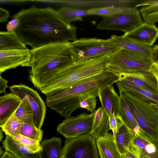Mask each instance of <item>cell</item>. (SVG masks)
I'll return each instance as SVG.
<instances>
[{"label":"cell","mask_w":158,"mask_h":158,"mask_svg":"<svg viewBox=\"0 0 158 158\" xmlns=\"http://www.w3.org/2000/svg\"><path fill=\"white\" fill-rule=\"evenodd\" d=\"M126 8L120 6H108L92 9L88 11L89 15H97L104 18L117 13Z\"/></svg>","instance_id":"cell-33"},{"label":"cell","mask_w":158,"mask_h":158,"mask_svg":"<svg viewBox=\"0 0 158 158\" xmlns=\"http://www.w3.org/2000/svg\"><path fill=\"white\" fill-rule=\"evenodd\" d=\"M70 43L76 61L85 60L112 54L120 49L110 38H81Z\"/></svg>","instance_id":"cell-6"},{"label":"cell","mask_w":158,"mask_h":158,"mask_svg":"<svg viewBox=\"0 0 158 158\" xmlns=\"http://www.w3.org/2000/svg\"><path fill=\"white\" fill-rule=\"evenodd\" d=\"M153 62L152 59L120 49L113 54L108 68L119 73L151 72Z\"/></svg>","instance_id":"cell-7"},{"label":"cell","mask_w":158,"mask_h":158,"mask_svg":"<svg viewBox=\"0 0 158 158\" xmlns=\"http://www.w3.org/2000/svg\"><path fill=\"white\" fill-rule=\"evenodd\" d=\"M70 43L52 44L30 50L29 79L38 89L76 61Z\"/></svg>","instance_id":"cell-3"},{"label":"cell","mask_w":158,"mask_h":158,"mask_svg":"<svg viewBox=\"0 0 158 158\" xmlns=\"http://www.w3.org/2000/svg\"><path fill=\"white\" fill-rule=\"evenodd\" d=\"M119 96L121 108V117L124 123L132 130L134 135L147 136L137 123L123 97L120 94Z\"/></svg>","instance_id":"cell-25"},{"label":"cell","mask_w":158,"mask_h":158,"mask_svg":"<svg viewBox=\"0 0 158 158\" xmlns=\"http://www.w3.org/2000/svg\"><path fill=\"white\" fill-rule=\"evenodd\" d=\"M152 105L153 107L158 111V105L156 104Z\"/></svg>","instance_id":"cell-45"},{"label":"cell","mask_w":158,"mask_h":158,"mask_svg":"<svg viewBox=\"0 0 158 158\" xmlns=\"http://www.w3.org/2000/svg\"><path fill=\"white\" fill-rule=\"evenodd\" d=\"M114 53L75 61L52 79L40 91L45 95L52 90L68 87L102 73L108 69V64Z\"/></svg>","instance_id":"cell-4"},{"label":"cell","mask_w":158,"mask_h":158,"mask_svg":"<svg viewBox=\"0 0 158 158\" xmlns=\"http://www.w3.org/2000/svg\"><path fill=\"white\" fill-rule=\"evenodd\" d=\"M151 72L155 77L158 85V62L154 61L151 67Z\"/></svg>","instance_id":"cell-39"},{"label":"cell","mask_w":158,"mask_h":158,"mask_svg":"<svg viewBox=\"0 0 158 158\" xmlns=\"http://www.w3.org/2000/svg\"><path fill=\"white\" fill-rule=\"evenodd\" d=\"M144 23L140 11L137 8H127L113 15L103 18L96 27L100 30L119 31L126 33Z\"/></svg>","instance_id":"cell-8"},{"label":"cell","mask_w":158,"mask_h":158,"mask_svg":"<svg viewBox=\"0 0 158 158\" xmlns=\"http://www.w3.org/2000/svg\"><path fill=\"white\" fill-rule=\"evenodd\" d=\"M21 101L11 93L0 97V127L15 113Z\"/></svg>","instance_id":"cell-20"},{"label":"cell","mask_w":158,"mask_h":158,"mask_svg":"<svg viewBox=\"0 0 158 158\" xmlns=\"http://www.w3.org/2000/svg\"><path fill=\"white\" fill-rule=\"evenodd\" d=\"M30 56L28 48L0 50V74L19 66L28 67Z\"/></svg>","instance_id":"cell-12"},{"label":"cell","mask_w":158,"mask_h":158,"mask_svg":"<svg viewBox=\"0 0 158 158\" xmlns=\"http://www.w3.org/2000/svg\"><path fill=\"white\" fill-rule=\"evenodd\" d=\"M97 95H91L87 97L80 103V108L85 109L91 113L94 112L96 107V98Z\"/></svg>","instance_id":"cell-34"},{"label":"cell","mask_w":158,"mask_h":158,"mask_svg":"<svg viewBox=\"0 0 158 158\" xmlns=\"http://www.w3.org/2000/svg\"><path fill=\"white\" fill-rule=\"evenodd\" d=\"M14 114L18 119L24 123L34 126L33 110L29 103L25 100H21V102Z\"/></svg>","instance_id":"cell-29"},{"label":"cell","mask_w":158,"mask_h":158,"mask_svg":"<svg viewBox=\"0 0 158 158\" xmlns=\"http://www.w3.org/2000/svg\"><path fill=\"white\" fill-rule=\"evenodd\" d=\"M102 107L110 118L114 112L115 116L121 113V104L119 96L113 85L106 87L100 91L98 96Z\"/></svg>","instance_id":"cell-15"},{"label":"cell","mask_w":158,"mask_h":158,"mask_svg":"<svg viewBox=\"0 0 158 158\" xmlns=\"http://www.w3.org/2000/svg\"><path fill=\"white\" fill-rule=\"evenodd\" d=\"M43 131L34 126L24 123L21 129L20 134L34 140L40 142L42 139Z\"/></svg>","instance_id":"cell-31"},{"label":"cell","mask_w":158,"mask_h":158,"mask_svg":"<svg viewBox=\"0 0 158 158\" xmlns=\"http://www.w3.org/2000/svg\"><path fill=\"white\" fill-rule=\"evenodd\" d=\"M96 142L100 158H122L113 135L108 133L105 136L97 139Z\"/></svg>","instance_id":"cell-21"},{"label":"cell","mask_w":158,"mask_h":158,"mask_svg":"<svg viewBox=\"0 0 158 158\" xmlns=\"http://www.w3.org/2000/svg\"><path fill=\"white\" fill-rule=\"evenodd\" d=\"M96 139L89 133L66 138L60 158H99Z\"/></svg>","instance_id":"cell-9"},{"label":"cell","mask_w":158,"mask_h":158,"mask_svg":"<svg viewBox=\"0 0 158 158\" xmlns=\"http://www.w3.org/2000/svg\"><path fill=\"white\" fill-rule=\"evenodd\" d=\"M2 144L5 151L10 153L16 158H41V150L34 152L8 135H6Z\"/></svg>","instance_id":"cell-18"},{"label":"cell","mask_w":158,"mask_h":158,"mask_svg":"<svg viewBox=\"0 0 158 158\" xmlns=\"http://www.w3.org/2000/svg\"><path fill=\"white\" fill-rule=\"evenodd\" d=\"M141 6L140 12L144 22L155 24L158 22V0H144L137 7Z\"/></svg>","instance_id":"cell-27"},{"label":"cell","mask_w":158,"mask_h":158,"mask_svg":"<svg viewBox=\"0 0 158 158\" xmlns=\"http://www.w3.org/2000/svg\"><path fill=\"white\" fill-rule=\"evenodd\" d=\"M94 111L91 114L81 113L65 118L58 125L56 130L66 138H75L92 131Z\"/></svg>","instance_id":"cell-11"},{"label":"cell","mask_w":158,"mask_h":158,"mask_svg":"<svg viewBox=\"0 0 158 158\" xmlns=\"http://www.w3.org/2000/svg\"><path fill=\"white\" fill-rule=\"evenodd\" d=\"M110 126V130L112 131L113 135L115 137L117 128V120L114 112L109 118Z\"/></svg>","instance_id":"cell-36"},{"label":"cell","mask_w":158,"mask_h":158,"mask_svg":"<svg viewBox=\"0 0 158 158\" xmlns=\"http://www.w3.org/2000/svg\"><path fill=\"white\" fill-rule=\"evenodd\" d=\"M2 129H0V141H2V139L3 138V133H2Z\"/></svg>","instance_id":"cell-44"},{"label":"cell","mask_w":158,"mask_h":158,"mask_svg":"<svg viewBox=\"0 0 158 158\" xmlns=\"http://www.w3.org/2000/svg\"><path fill=\"white\" fill-rule=\"evenodd\" d=\"M28 48L15 31H0V50L25 49Z\"/></svg>","instance_id":"cell-26"},{"label":"cell","mask_w":158,"mask_h":158,"mask_svg":"<svg viewBox=\"0 0 158 158\" xmlns=\"http://www.w3.org/2000/svg\"><path fill=\"white\" fill-rule=\"evenodd\" d=\"M115 83L117 86L142 98L152 104L158 105V93L125 80L119 79Z\"/></svg>","instance_id":"cell-23"},{"label":"cell","mask_w":158,"mask_h":158,"mask_svg":"<svg viewBox=\"0 0 158 158\" xmlns=\"http://www.w3.org/2000/svg\"><path fill=\"white\" fill-rule=\"evenodd\" d=\"M129 150L138 158L145 156L158 158V147L152 139L147 136L134 135L130 143Z\"/></svg>","instance_id":"cell-13"},{"label":"cell","mask_w":158,"mask_h":158,"mask_svg":"<svg viewBox=\"0 0 158 158\" xmlns=\"http://www.w3.org/2000/svg\"><path fill=\"white\" fill-rule=\"evenodd\" d=\"M123 35L139 44L151 47L158 37V28L155 24L144 22L141 25Z\"/></svg>","instance_id":"cell-14"},{"label":"cell","mask_w":158,"mask_h":158,"mask_svg":"<svg viewBox=\"0 0 158 158\" xmlns=\"http://www.w3.org/2000/svg\"><path fill=\"white\" fill-rule=\"evenodd\" d=\"M117 124L115 141L118 149L121 155L129 150L131 141L134 135L133 132L124 123L119 115L116 116Z\"/></svg>","instance_id":"cell-19"},{"label":"cell","mask_w":158,"mask_h":158,"mask_svg":"<svg viewBox=\"0 0 158 158\" xmlns=\"http://www.w3.org/2000/svg\"><path fill=\"white\" fill-rule=\"evenodd\" d=\"M153 140L155 143L158 147V129L156 130L155 137Z\"/></svg>","instance_id":"cell-43"},{"label":"cell","mask_w":158,"mask_h":158,"mask_svg":"<svg viewBox=\"0 0 158 158\" xmlns=\"http://www.w3.org/2000/svg\"><path fill=\"white\" fill-rule=\"evenodd\" d=\"M122 158H138L133 153L129 150L122 155Z\"/></svg>","instance_id":"cell-41"},{"label":"cell","mask_w":158,"mask_h":158,"mask_svg":"<svg viewBox=\"0 0 158 158\" xmlns=\"http://www.w3.org/2000/svg\"><path fill=\"white\" fill-rule=\"evenodd\" d=\"M5 134L9 135L27 147L34 152H36L41 150V145L40 142L38 141L32 139L20 134L8 133H5Z\"/></svg>","instance_id":"cell-30"},{"label":"cell","mask_w":158,"mask_h":158,"mask_svg":"<svg viewBox=\"0 0 158 158\" xmlns=\"http://www.w3.org/2000/svg\"><path fill=\"white\" fill-rule=\"evenodd\" d=\"M9 12L7 10L0 7V23L7 22L9 17Z\"/></svg>","instance_id":"cell-37"},{"label":"cell","mask_w":158,"mask_h":158,"mask_svg":"<svg viewBox=\"0 0 158 158\" xmlns=\"http://www.w3.org/2000/svg\"><path fill=\"white\" fill-rule=\"evenodd\" d=\"M92 131L89 133L95 139L105 136L110 130L109 118L102 107L94 111Z\"/></svg>","instance_id":"cell-22"},{"label":"cell","mask_w":158,"mask_h":158,"mask_svg":"<svg viewBox=\"0 0 158 158\" xmlns=\"http://www.w3.org/2000/svg\"><path fill=\"white\" fill-rule=\"evenodd\" d=\"M11 93L20 99H24L30 104L33 112L34 126L41 129L45 116L46 106L38 92L23 84L15 85L10 88Z\"/></svg>","instance_id":"cell-10"},{"label":"cell","mask_w":158,"mask_h":158,"mask_svg":"<svg viewBox=\"0 0 158 158\" xmlns=\"http://www.w3.org/2000/svg\"><path fill=\"white\" fill-rule=\"evenodd\" d=\"M12 18L19 19V26L15 31L24 44L32 49L77 40V27L64 22L57 10L50 7L33 6L22 9Z\"/></svg>","instance_id":"cell-1"},{"label":"cell","mask_w":158,"mask_h":158,"mask_svg":"<svg viewBox=\"0 0 158 158\" xmlns=\"http://www.w3.org/2000/svg\"><path fill=\"white\" fill-rule=\"evenodd\" d=\"M19 21L18 19H13L7 24L6 29L7 31L10 32L15 31L19 27Z\"/></svg>","instance_id":"cell-35"},{"label":"cell","mask_w":158,"mask_h":158,"mask_svg":"<svg viewBox=\"0 0 158 158\" xmlns=\"http://www.w3.org/2000/svg\"><path fill=\"white\" fill-rule=\"evenodd\" d=\"M119 79L128 81L135 85L158 93L156 80L151 72L119 73Z\"/></svg>","instance_id":"cell-16"},{"label":"cell","mask_w":158,"mask_h":158,"mask_svg":"<svg viewBox=\"0 0 158 158\" xmlns=\"http://www.w3.org/2000/svg\"><path fill=\"white\" fill-rule=\"evenodd\" d=\"M153 48V60L154 62H158V45L154 46Z\"/></svg>","instance_id":"cell-40"},{"label":"cell","mask_w":158,"mask_h":158,"mask_svg":"<svg viewBox=\"0 0 158 158\" xmlns=\"http://www.w3.org/2000/svg\"><path fill=\"white\" fill-rule=\"evenodd\" d=\"M24 123L18 119L14 114L0 128L5 133L19 134L21 127Z\"/></svg>","instance_id":"cell-32"},{"label":"cell","mask_w":158,"mask_h":158,"mask_svg":"<svg viewBox=\"0 0 158 158\" xmlns=\"http://www.w3.org/2000/svg\"><path fill=\"white\" fill-rule=\"evenodd\" d=\"M60 18L66 23L82 21L83 17L89 15L88 10L82 9L71 6H63L57 10Z\"/></svg>","instance_id":"cell-28"},{"label":"cell","mask_w":158,"mask_h":158,"mask_svg":"<svg viewBox=\"0 0 158 158\" xmlns=\"http://www.w3.org/2000/svg\"><path fill=\"white\" fill-rule=\"evenodd\" d=\"M117 86L140 127L148 137L153 139L158 129V111L142 98Z\"/></svg>","instance_id":"cell-5"},{"label":"cell","mask_w":158,"mask_h":158,"mask_svg":"<svg viewBox=\"0 0 158 158\" xmlns=\"http://www.w3.org/2000/svg\"><path fill=\"white\" fill-rule=\"evenodd\" d=\"M0 158H16L9 152L5 151L0 156Z\"/></svg>","instance_id":"cell-42"},{"label":"cell","mask_w":158,"mask_h":158,"mask_svg":"<svg viewBox=\"0 0 158 158\" xmlns=\"http://www.w3.org/2000/svg\"><path fill=\"white\" fill-rule=\"evenodd\" d=\"M62 140L60 138L53 136L45 139L41 145V158H60Z\"/></svg>","instance_id":"cell-24"},{"label":"cell","mask_w":158,"mask_h":158,"mask_svg":"<svg viewBox=\"0 0 158 158\" xmlns=\"http://www.w3.org/2000/svg\"><path fill=\"white\" fill-rule=\"evenodd\" d=\"M2 146H1L0 147V156H1L2 155L3 153L4 152L3 151V150L2 149Z\"/></svg>","instance_id":"cell-46"},{"label":"cell","mask_w":158,"mask_h":158,"mask_svg":"<svg viewBox=\"0 0 158 158\" xmlns=\"http://www.w3.org/2000/svg\"><path fill=\"white\" fill-rule=\"evenodd\" d=\"M8 81L6 79L3 78L0 74V93H2L6 94V89L8 87L7 84Z\"/></svg>","instance_id":"cell-38"},{"label":"cell","mask_w":158,"mask_h":158,"mask_svg":"<svg viewBox=\"0 0 158 158\" xmlns=\"http://www.w3.org/2000/svg\"><path fill=\"white\" fill-rule=\"evenodd\" d=\"M110 38L113 43L120 49L153 60V48L151 47L139 44L123 35H112Z\"/></svg>","instance_id":"cell-17"},{"label":"cell","mask_w":158,"mask_h":158,"mask_svg":"<svg viewBox=\"0 0 158 158\" xmlns=\"http://www.w3.org/2000/svg\"><path fill=\"white\" fill-rule=\"evenodd\" d=\"M119 73L108 68L102 73L79 81L67 87L52 90L46 95V103L65 118L80 108V103L86 97L98 96L99 92L113 85L119 79Z\"/></svg>","instance_id":"cell-2"}]
</instances>
